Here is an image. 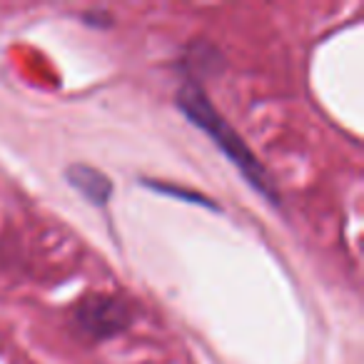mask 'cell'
I'll list each match as a JSON object with an SVG mask.
<instances>
[{"label":"cell","mask_w":364,"mask_h":364,"mask_svg":"<svg viewBox=\"0 0 364 364\" xmlns=\"http://www.w3.org/2000/svg\"><path fill=\"white\" fill-rule=\"evenodd\" d=\"M180 105H182V110H188V115L193 117V122H198L203 130H208L210 135L220 142V147H223V150L228 152V155L232 157L240 167H242V172L250 177V182H255L259 190L267 188V185L262 182V170L257 167L255 157L250 155L247 147L240 142V137L235 135L228 125H225V120H220V117L215 115V110L208 105V97H203L195 90H182L180 92Z\"/></svg>","instance_id":"1"},{"label":"cell","mask_w":364,"mask_h":364,"mask_svg":"<svg viewBox=\"0 0 364 364\" xmlns=\"http://www.w3.org/2000/svg\"><path fill=\"white\" fill-rule=\"evenodd\" d=\"M82 177H87V182L82 180H75V177H70V182L75 185L77 190H80L82 195H87V198H92L95 203H102V200L107 198V177L97 175V172H92L90 167H80Z\"/></svg>","instance_id":"3"},{"label":"cell","mask_w":364,"mask_h":364,"mask_svg":"<svg viewBox=\"0 0 364 364\" xmlns=\"http://www.w3.org/2000/svg\"><path fill=\"white\" fill-rule=\"evenodd\" d=\"M77 324L95 337H107L127 324V309L112 297H87L77 307Z\"/></svg>","instance_id":"2"}]
</instances>
